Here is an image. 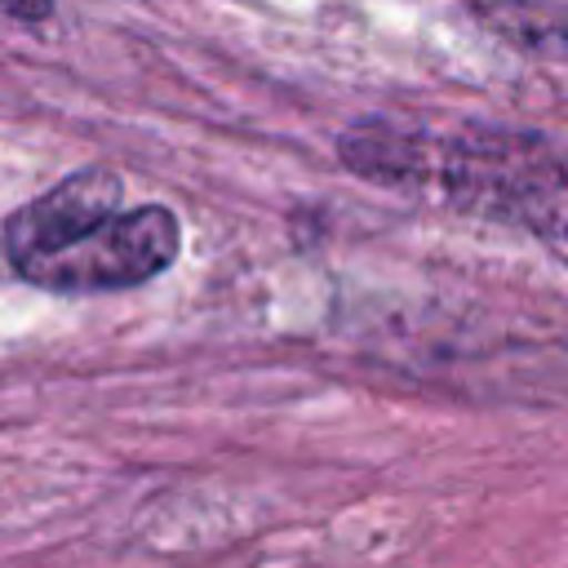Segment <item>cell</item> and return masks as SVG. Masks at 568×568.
Segmentation results:
<instances>
[{
  "label": "cell",
  "mask_w": 568,
  "mask_h": 568,
  "mask_svg": "<svg viewBox=\"0 0 568 568\" xmlns=\"http://www.w3.org/2000/svg\"><path fill=\"white\" fill-rule=\"evenodd\" d=\"M337 155L364 182L568 244V142L559 138L470 120L368 115L342 129Z\"/></svg>",
  "instance_id": "6da1fadb"
},
{
  "label": "cell",
  "mask_w": 568,
  "mask_h": 568,
  "mask_svg": "<svg viewBox=\"0 0 568 568\" xmlns=\"http://www.w3.org/2000/svg\"><path fill=\"white\" fill-rule=\"evenodd\" d=\"M182 222L169 204H124L115 169H80L4 222L13 271L53 293H106L155 280L178 262Z\"/></svg>",
  "instance_id": "7a4b0ae2"
},
{
  "label": "cell",
  "mask_w": 568,
  "mask_h": 568,
  "mask_svg": "<svg viewBox=\"0 0 568 568\" xmlns=\"http://www.w3.org/2000/svg\"><path fill=\"white\" fill-rule=\"evenodd\" d=\"M0 13L22 18V22H44L53 13V0H0Z\"/></svg>",
  "instance_id": "3957f363"
}]
</instances>
